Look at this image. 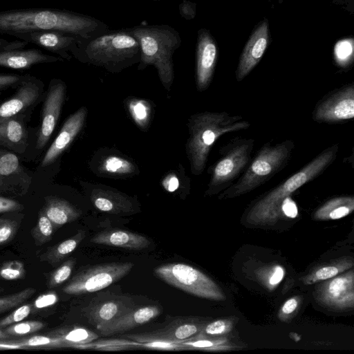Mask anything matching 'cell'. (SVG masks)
<instances>
[{"instance_id": "cell-52", "label": "cell", "mask_w": 354, "mask_h": 354, "mask_svg": "<svg viewBox=\"0 0 354 354\" xmlns=\"http://www.w3.org/2000/svg\"><path fill=\"white\" fill-rule=\"evenodd\" d=\"M10 337L6 334L4 330H1L0 328V340H3Z\"/></svg>"}, {"instance_id": "cell-20", "label": "cell", "mask_w": 354, "mask_h": 354, "mask_svg": "<svg viewBox=\"0 0 354 354\" xmlns=\"http://www.w3.org/2000/svg\"><path fill=\"white\" fill-rule=\"evenodd\" d=\"M160 312V308L156 305L136 307L104 325L98 330L103 335H111L127 331L150 322L159 315Z\"/></svg>"}, {"instance_id": "cell-35", "label": "cell", "mask_w": 354, "mask_h": 354, "mask_svg": "<svg viewBox=\"0 0 354 354\" xmlns=\"http://www.w3.org/2000/svg\"><path fill=\"white\" fill-rule=\"evenodd\" d=\"M35 292L34 288H28L15 294L0 297V314L19 306L31 297Z\"/></svg>"}, {"instance_id": "cell-41", "label": "cell", "mask_w": 354, "mask_h": 354, "mask_svg": "<svg viewBox=\"0 0 354 354\" xmlns=\"http://www.w3.org/2000/svg\"><path fill=\"white\" fill-rule=\"evenodd\" d=\"M232 328L231 322L219 319L208 324L199 333L204 335H218L229 332Z\"/></svg>"}, {"instance_id": "cell-22", "label": "cell", "mask_w": 354, "mask_h": 354, "mask_svg": "<svg viewBox=\"0 0 354 354\" xmlns=\"http://www.w3.org/2000/svg\"><path fill=\"white\" fill-rule=\"evenodd\" d=\"M39 94L36 83L31 80L24 81L16 94L0 105V119L13 117L32 104Z\"/></svg>"}, {"instance_id": "cell-28", "label": "cell", "mask_w": 354, "mask_h": 354, "mask_svg": "<svg viewBox=\"0 0 354 354\" xmlns=\"http://www.w3.org/2000/svg\"><path fill=\"white\" fill-rule=\"evenodd\" d=\"M224 340L211 339L198 333L190 338L178 343L179 350L218 351L227 349Z\"/></svg>"}, {"instance_id": "cell-40", "label": "cell", "mask_w": 354, "mask_h": 354, "mask_svg": "<svg viewBox=\"0 0 354 354\" xmlns=\"http://www.w3.org/2000/svg\"><path fill=\"white\" fill-rule=\"evenodd\" d=\"M32 307L31 304H26L17 308L10 315L0 320V328L24 320L30 313Z\"/></svg>"}, {"instance_id": "cell-53", "label": "cell", "mask_w": 354, "mask_h": 354, "mask_svg": "<svg viewBox=\"0 0 354 354\" xmlns=\"http://www.w3.org/2000/svg\"><path fill=\"white\" fill-rule=\"evenodd\" d=\"M151 1H161V0H151Z\"/></svg>"}, {"instance_id": "cell-46", "label": "cell", "mask_w": 354, "mask_h": 354, "mask_svg": "<svg viewBox=\"0 0 354 354\" xmlns=\"http://www.w3.org/2000/svg\"><path fill=\"white\" fill-rule=\"evenodd\" d=\"M281 209L285 216L290 218H294L298 215L297 205L290 196L283 201Z\"/></svg>"}, {"instance_id": "cell-48", "label": "cell", "mask_w": 354, "mask_h": 354, "mask_svg": "<svg viewBox=\"0 0 354 354\" xmlns=\"http://www.w3.org/2000/svg\"><path fill=\"white\" fill-rule=\"evenodd\" d=\"M298 306V299L296 298H290L287 300L282 306L279 312V317L281 319L283 317L287 316L293 313Z\"/></svg>"}, {"instance_id": "cell-7", "label": "cell", "mask_w": 354, "mask_h": 354, "mask_svg": "<svg viewBox=\"0 0 354 354\" xmlns=\"http://www.w3.org/2000/svg\"><path fill=\"white\" fill-rule=\"evenodd\" d=\"M254 143L253 138L235 137L220 147L219 158L209 168L207 195L224 191L239 178L252 159Z\"/></svg>"}, {"instance_id": "cell-6", "label": "cell", "mask_w": 354, "mask_h": 354, "mask_svg": "<svg viewBox=\"0 0 354 354\" xmlns=\"http://www.w3.org/2000/svg\"><path fill=\"white\" fill-rule=\"evenodd\" d=\"M295 144L285 140L275 145L264 143L252 158L239 178L219 195L230 198L245 194L261 186L282 171L289 163Z\"/></svg>"}, {"instance_id": "cell-49", "label": "cell", "mask_w": 354, "mask_h": 354, "mask_svg": "<svg viewBox=\"0 0 354 354\" xmlns=\"http://www.w3.org/2000/svg\"><path fill=\"white\" fill-rule=\"evenodd\" d=\"M21 77L13 74H0V91L19 82Z\"/></svg>"}, {"instance_id": "cell-18", "label": "cell", "mask_w": 354, "mask_h": 354, "mask_svg": "<svg viewBox=\"0 0 354 354\" xmlns=\"http://www.w3.org/2000/svg\"><path fill=\"white\" fill-rule=\"evenodd\" d=\"M65 95V86L62 82L53 83L49 88L42 113L41 128L37 147L41 149L51 136L58 120Z\"/></svg>"}, {"instance_id": "cell-31", "label": "cell", "mask_w": 354, "mask_h": 354, "mask_svg": "<svg viewBox=\"0 0 354 354\" xmlns=\"http://www.w3.org/2000/svg\"><path fill=\"white\" fill-rule=\"evenodd\" d=\"M54 227L50 219L41 210L38 216L36 225L31 230V235L37 245L48 242L54 232Z\"/></svg>"}, {"instance_id": "cell-29", "label": "cell", "mask_w": 354, "mask_h": 354, "mask_svg": "<svg viewBox=\"0 0 354 354\" xmlns=\"http://www.w3.org/2000/svg\"><path fill=\"white\" fill-rule=\"evenodd\" d=\"M66 348H76L92 342L98 336L94 332L82 327L74 326L72 328L59 332Z\"/></svg>"}, {"instance_id": "cell-27", "label": "cell", "mask_w": 354, "mask_h": 354, "mask_svg": "<svg viewBox=\"0 0 354 354\" xmlns=\"http://www.w3.org/2000/svg\"><path fill=\"white\" fill-rule=\"evenodd\" d=\"M26 132L22 123L11 118L0 119V142L12 147L25 140Z\"/></svg>"}, {"instance_id": "cell-5", "label": "cell", "mask_w": 354, "mask_h": 354, "mask_svg": "<svg viewBox=\"0 0 354 354\" xmlns=\"http://www.w3.org/2000/svg\"><path fill=\"white\" fill-rule=\"evenodd\" d=\"M140 45L138 69L153 66L169 90L174 77L173 55L181 45L179 32L169 25H139L128 28Z\"/></svg>"}, {"instance_id": "cell-2", "label": "cell", "mask_w": 354, "mask_h": 354, "mask_svg": "<svg viewBox=\"0 0 354 354\" xmlns=\"http://www.w3.org/2000/svg\"><path fill=\"white\" fill-rule=\"evenodd\" d=\"M339 147L338 143L328 147L278 186L259 196L248 209L246 222L254 225L277 223L282 214L283 201L322 175L336 160Z\"/></svg>"}, {"instance_id": "cell-45", "label": "cell", "mask_w": 354, "mask_h": 354, "mask_svg": "<svg viewBox=\"0 0 354 354\" xmlns=\"http://www.w3.org/2000/svg\"><path fill=\"white\" fill-rule=\"evenodd\" d=\"M58 301V297L55 292H49L38 297L34 302L36 308H44L54 305Z\"/></svg>"}, {"instance_id": "cell-33", "label": "cell", "mask_w": 354, "mask_h": 354, "mask_svg": "<svg viewBox=\"0 0 354 354\" xmlns=\"http://www.w3.org/2000/svg\"><path fill=\"white\" fill-rule=\"evenodd\" d=\"M128 109L135 122L140 128H146L151 113L149 104L145 100L133 99L128 102Z\"/></svg>"}, {"instance_id": "cell-43", "label": "cell", "mask_w": 354, "mask_h": 354, "mask_svg": "<svg viewBox=\"0 0 354 354\" xmlns=\"http://www.w3.org/2000/svg\"><path fill=\"white\" fill-rule=\"evenodd\" d=\"M18 158L12 153H5L0 157V175L8 176L17 170Z\"/></svg>"}, {"instance_id": "cell-26", "label": "cell", "mask_w": 354, "mask_h": 354, "mask_svg": "<svg viewBox=\"0 0 354 354\" xmlns=\"http://www.w3.org/2000/svg\"><path fill=\"white\" fill-rule=\"evenodd\" d=\"M85 236L84 230H78L74 236L49 248L43 254L41 259L51 264L59 262L76 249Z\"/></svg>"}, {"instance_id": "cell-10", "label": "cell", "mask_w": 354, "mask_h": 354, "mask_svg": "<svg viewBox=\"0 0 354 354\" xmlns=\"http://www.w3.org/2000/svg\"><path fill=\"white\" fill-rule=\"evenodd\" d=\"M354 118V84L329 91L315 104L312 118L317 123L338 124Z\"/></svg>"}, {"instance_id": "cell-11", "label": "cell", "mask_w": 354, "mask_h": 354, "mask_svg": "<svg viewBox=\"0 0 354 354\" xmlns=\"http://www.w3.org/2000/svg\"><path fill=\"white\" fill-rule=\"evenodd\" d=\"M28 44L21 39L9 41L0 38V66L27 69L37 64L62 60L59 57L44 54L39 49L26 48Z\"/></svg>"}, {"instance_id": "cell-34", "label": "cell", "mask_w": 354, "mask_h": 354, "mask_svg": "<svg viewBox=\"0 0 354 354\" xmlns=\"http://www.w3.org/2000/svg\"><path fill=\"white\" fill-rule=\"evenodd\" d=\"M19 344L23 347L26 348H66L65 345L58 333L53 337H46L42 335H36L28 339L17 340Z\"/></svg>"}, {"instance_id": "cell-4", "label": "cell", "mask_w": 354, "mask_h": 354, "mask_svg": "<svg viewBox=\"0 0 354 354\" xmlns=\"http://www.w3.org/2000/svg\"><path fill=\"white\" fill-rule=\"evenodd\" d=\"M250 127V123L241 115H230L226 111H204L192 115L189 119V136L186 145L192 173H203L211 148L218 138Z\"/></svg>"}, {"instance_id": "cell-16", "label": "cell", "mask_w": 354, "mask_h": 354, "mask_svg": "<svg viewBox=\"0 0 354 354\" xmlns=\"http://www.w3.org/2000/svg\"><path fill=\"white\" fill-rule=\"evenodd\" d=\"M270 41L269 26L264 19L252 32L241 54L235 72L237 82L242 81L263 56Z\"/></svg>"}, {"instance_id": "cell-42", "label": "cell", "mask_w": 354, "mask_h": 354, "mask_svg": "<svg viewBox=\"0 0 354 354\" xmlns=\"http://www.w3.org/2000/svg\"><path fill=\"white\" fill-rule=\"evenodd\" d=\"M18 228L15 221L0 218V245L9 243L15 235Z\"/></svg>"}, {"instance_id": "cell-1", "label": "cell", "mask_w": 354, "mask_h": 354, "mask_svg": "<svg viewBox=\"0 0 354 354\" xmlns=\"http://www.w3.org/2000/svg\"><path fill=\"white\" fill-rule=\"evenodd\" d=\"M109 30L104 22L89 15L56 8H26L0 11V33L59 30L90 39Z\"/></svg>"}, {"instance_id": "cell-50", "label": "cell", "mask_w": 354, "mask_h": 354, "mask_svg": "<svg viewBox=\"0 0 354 354\" xmlns=\"http://www.w3.org/2000/svg\"><path fill=\"white\" fill-rule=\"evenodd\" d=\"M284 275V270L280 266H275L268 278V283L271 286H275L279 284L283 279Z\"/></svg>"}, {"instance_id": "cell-21", "label": "cell", "mask_w": 354, "mask_h": 354, "mask_svg": "<svg viewBox=\"0 0 354 354\" xmlns=\"http://www.w3.org/2000/svg\"><path fill=\"white\" fill-rule=\"evenodd\" d=\"M91 241L96 244L133 250L145 249L151 243L145 236L120 229L103 230L91 238Z\"/></svg>"}, {"instance_id": "cell-30", "label": "cell", "mask_w": 354, "mask_h": 354, "mask_svg": "<svg viewBox=\"0 0 354 354\" xmlns=\"http://www.w3.org/2000/svg\"><path fill=\"white\" fill-rule=\"evenodd\" d=\"M101 171L113 175H124L133 173L135 166L129 160L116 156L106 157L101 165Z\"/></svg>"}, {"instance_id": "cell-15", "label": "cell", "mask_w": 354, "mask_h": 354, "mask_svg": "<svg viewBox=\"0 0 354 354\" xmlns=\"http://www.w3.org/2000/svg\"><path fill=\"white\" fill-rule=\"evenodd\" d=\"M12 36L35 44L45 50L70 59L82 37L59 30H41L15 33Z\"/></svg>"}, {"instance_id": "cell-51", "label": "cell", "mask_w": 354, "mask_h": 354, "mask_svg": "<svg viewBox=\"0 0 354 354\" xmlns=\"http://www.w3.org/2000/svg\"><path fill=\"white\" fill-rule=\"evenodd\" d=\"M162 185L167 191L173 192L179 187L178 178L174 174H169L164 179Z\"/></svg>"}, {"instance_id": "cell-36", "label": "cell", "mask_w": 354, "mask_h": 354, "mask_svg": "<svg viewBox=\"0 0 354 354\" xmlns=\"http://www.w3.org/2000/svg\"><path fill=\"white\" fill-rule=\"evenodd\" d=\"M44 327V323L39 321H25L11 324L4 330L10 337H19L35 333Z\"/></svg>"}, {"instance_id": "cell-12", "label": "cell", "mask_w": 354, "mask_h": 354, "mask_svg": "<svg viewBox=\"0 0 354 354\" xmlns=\"http://www.w3.org/2000/svg\"><path fill=\"white\" fill-rule=\"evenodd\" d=\"M136 307L130 297L112 295L94 298L83 311L88 322L98 330Z\"/></svg>"}, {"instance_id": "cell-19", "label": "cell", "mask_w": 354, "mask_h": 354, "mask_svg": "<svg viewBox=\"0 0 354 354\" xmlns=\"http://www.w3.org/2000/svg\"><path fill=\"white\" fill-rule=\"evenodd\" d=\"M86 114V109L82 107L69 116L44 156L42 167L50 165L68 148L81 131Z\"/></svg>"}, {"instance_id": "cell-17", "label": "cell", "mask_w": 354, "mask_h": 354, "mask_svg": "<svg viewBox=\"0 0 354 354\" xmlns=\"http://www.w3.org/2000/svg\"><path fill=\"white\" fill-rule=\"evenodd\" d=\"M202 328L201 325L191 319L179 317L164 328L150 333L128 335L126 337L139 343L151 342L178 343L195 335Z\"/></svg>"}, {"instance_id": "cell-3", "label": "cell", "mask_w": 354, "mask_h": 354, "mask_svg": "<svg viewBox=\"0 0 354 354\" xmlns=\"http://www.w3.org/2000/svg\"><path fill=\"white\" fill-rule=\"evenodd\" d=\"M73 57L113 73L139 62L140 50L128 28L109 29L93 38H81Z\"/></svg>"}, {"instance_id": "cell-47", "label": "cell", "mask_w": 354, "mask_h": 354, "mask_svg": "<svg viewBox=\"0 0 354 354\" xmlns=\"http://www.w3.org/2000/svg\"><path fill=\"white\" fill-rule=\"evenodd\" d=\"M23 209L18 202L0 196V213L14 212Z\"/></svg>"}, {"instance_id": "cell-44", "label": "cell", "mask_w": 354, "mask_h": 354, "mask_svg": "<svg viewBox=\"0 0 354 354\" xmlns=\"http://www.w3.org/2000/svg\"><path fill=\"white\" fill-rule=\"evenodd\" d=\"M180 16L186 20L195 18L196 14V4L189 0H183L178 6Z\"/></svg>"}, {"instance_id": "cell-32", "label": "cell", "mask_w": 354, "mask_h": 354, "mask_svg": "<svg viewBox=\"0 0 354 354\" xmlns=\"http://www.w3.org/2000/svg\"><path fill=\"white\" fill-rule=\"evenodd\" d=\"M334 59L339 67L348 68L353 62V39L347 38L339 40L334 48Z\"/></svg>"}, {"instance_id": "cell-24", "label": "cell", "mask_w": 354, "mask_h": 354, "mask_svg": "<svg viewBox=\"0 0 354 354\" xmlns=\"http://www.w3.org/2000/svg\"><path fill=\"white\" fill-rule=\"evenodd\" d=\"M42 211L50 219L55 229L75 221L82 214L81 211L70 203L58 198L48 199Z\"/></svg>"}, {"instance_id": "cell-38", "label": "cell", "mask_w": 354, "mask_h": 354, "mask_svg": "<svg viewBox=\"0 0 354 354\" xmlns=\"http://www.w3.org/2000/svg\"><path fill=\"white\" fill-rule=\"evenodd\" d=\"M26 270L24 263L14 260L6 262L0 268V277L6 280H15L24 277Z\"/></svg>"}, {"instance_id": "cell-14", "label": "cell", "mask_w": 354, "mask_h": 354, "mask_svg": "<svg viewBox=\"0 0 354 354\" xmlns=\"http://www.w3.org/2000/svg\"><path fill=\"white\" fill-rule=\"evenodd\" d=\"M329 279L316 290V299L326 306L339 310L354 306L353 271Z\"/></svg>"}, {"instance_id": "cell-9", "label": "cell", "mask_w": 354, "mask_h": 354, "mask_svg": "<svg viewBox=\"0 0 354 354\" xmlns=\"http://www.w3.org/2000/svg\"><path fill=\"white\" fill-rule=\"evenodd\" d=\"M133 266L131 262H116L89 267L75 274L63 291L77 295L100 290L126 276Z\"/></svg>"}, {"instance_id": "cell-25", "label": "cell", "mask_w": 354, "mask_h": 354, "mask_svg": "<svg viewBox=\"0 0 354 354\" xmlns=\"http://www.w3.org/2000/svg\"><path fill=\"white\" fill-rule=\"evenodd\" d=\"M354 210L353 196H337L325 202L314 212L317 221L337 220L345 217Z\"/></svg>"}, {"instance_id": "cell-23", "label": "cell", "mask_w": 354, "mask_h": 354, "mask_svg": "<svg viewBox=\"0 0 354 354\" xmlns=\"http://www.w3.org/2000/svg\"><path fill=\"white\" fill-rule=\"evenodd\" d=\"M91 199L94 206L103 212L119 214L135 212L131 201L118 192L97 189L93 191Z\"/></svg>"}, {"instance_id": "cell-37", "label": "cell", "mask_w": 354, "mask_h": 354, "mask_svg": "<svg viewBox=\"0 0 354 354\" xmlns=\"http://www.w3.org/2000/svg\"><path fill=\"white\" fill-rule=\"evenodd\" d=\"M75 263V259L71 258L54 270L50 275L48 281V287H56L65 282L70 277Z\"/></svg>"}, {"instance_id": "cell-39", "label": "cell", "mask_w": 354, "mask_h": 354, "mask_svg": "<svg viewBox=\"0 0 354 354\" xmlns=\"http://www.w3.org/2000/svg\"><path fill=\"white\" fill-rule=\"evenodd\" d=\"M339 268L336 266H328L322 267L315 272L307 277L304 283L307 284L314 283L317 281H324L335 277L340 270H344L343 267Z\"/></svg>"}, {"instance_id": "cell-13", "label": "cell", "mask_w": 354, "mask_h": 354, "mask_svg": "<svg viewBox=\"0 0 354 354\" xmlns=\"http://www.w3.org/2000/svg\"><path fill=\"white\" fill-rule=\"evenodd\" d=\"M218 46L209 30L201 28L196 45V83L199 91L209 86L218 59Z\"/></svg>"}, {"instance_id": "cell-8", "label": "cell", "mask_w": 354, "mask_h": 354, "mask_svg": "<svg viewBox=\"0 0 354 354\" xmlns=\"http://www.w3.org/2000/svg\"><path fill=\"white\" fill-rule=\"evenodd\" d=\"M154 273L167 283L194 296L214 301L225 299L222 289L213 280L189 265L164 264L155 268Z\"/></svg>"}]
</instances>
